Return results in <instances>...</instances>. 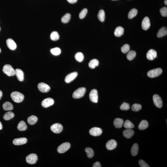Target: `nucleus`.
<instances>
[{"label":"nucleus","instance_id":"49","mask_svg":"<svg viewBox=\"0 0 167 167\" xmlns=\"http://www.w3.org/2000/svg\"><path fill=\"white\" fill-rule=\"evenodd\" d=\"M2 129V125L1 122H0V130Z\"/></svg>","mask_w":167,"mask_h":167},{"label":"nucleus","instance_id":"16","mask_svg":"<svg viewBox=\"0 0 167 167\" xmlns=\"http://www.w3.org/2000/svg\"><path fill=\"white\" fill-rule=\"evenodd\" d=\"M6 44L7 47L10 50H14L17 48V44L12 39H8L6 41Z\"/></svg>","mask_w":167,"mask_h":167},{"label":"nucleus","instance_id":"21","mask_svg":"<svg viewBox=\"0 0 167 167\" xmlns=\"http://www.w3.org/2000/svg\"><path fill=\"white\" fill-rule=\"evenodd\" d=\"M113 124L115 128L120 129L122 127L124 124V120L122 119L117 118L114 120Z\"/></svg>","mask_w":167,"mask_h":167},{"label":"nucleus","instance_id":"45","mask_svg":"<svg viewBox=\"0 0 167 167\" xmlns=\"http://www.w3.org/2000/svg\"><path fill=\"white\" fill-rule=\"evenodd\" d=\"M139 165L141 167H149V166L143 160H140L139 161Z\"/></svg>","mask_w":167,"mask_h":167},{"label":"nucleus","instance_id":"14","mask_svg":"<svg viewBox=\"0 0 167 167\" xmlns=\"http://www.w3.org/2000/svg\"><path fill=\"white\" fill-rule=\"evenodd\" d=\"M117 146V143L115 140L111 139L108 141L106 144V147L108 150H112Z\"/></svg>","mask_w":167,"mask_h":167},{"label":"nucleus","instance_id":"27","mask_svg":"<svg viewBox=\"0 0 167 167\" xmlns=\"http://www.w3.org/2000/svg\"><path fill=\"white\" fill-rule=\"evenodd\" d=\"M2 107L4 110L6 111L12 110L13 108V105L11 102L8 101H7L3 103Z\"/></svg>","mask_w":167,"mask_h":167},{"label":"nucleus","instance_id":"26","mask_svg":"<svg viewBox=\"0 0 167 167\" xmlns=\"http://www.w3.org/2000/svg\"><path fill=\"white\" fill-rule=\"evenodd\" d=\"M17 129L20 131H23L26 130L27 129V126L24 121H21L20 122L17 127Z\"/></svg>","mask_w":167,"mask_h":167},{"label":"nucleus","instance_id":"51","mask_svg":"<svg viewBox=\"0 0 167 167\" xmlns=\"http://www.w3.org/2000/svg\"><path fill=\"white\" fill-rule=\"evenodd\" d=\"M1 52V50L0 48V53Z\"/></svg>","mask_w":167,"mask_h":167},{"label":"nucleus","instance_id":"23","mask_svg":"<svg viewBox=\"0 0 167 167\" xmlns=\"http://www.w3.org/2000/svg\"><path fill=\"white\" fill-rule=\"evenodd\" d=\"M124 32V29L121 26H119L115 29L114 34L116 37H120L123 34Z\"/></svg>","mask_w":167,"mask_h":167},{"label":"nucleus","instance_id":"33","mask_svg":"<svg viewBox=\"0 0 167 167\" xmlns=\"http://www.w3.org/2000/svg\"><path fill=\"white\" fill-rule=\"evenodd\" d=\"M105 13L103 10H101L99 11L98 15V17L101 22H104L105 20Z\"/></svg>","mask_w":167,"mask_h":167},{"label":"nucleus","instance_id":"48","mask_svg":"<svg viewBox=\"0 0 167 167\" xmlns=\"http://www.w3.org/2000/svg\"><path fill=\"white\" fill-rule=\"evenodd\" d=\"M2 91L1 90H0V100L2 98Z\"/></svg>","mask_w":167,"mask_h":167},{"label":"nucleus","instance_id":"40","mask_svg":"<svg viewBox=\"0 0 167 167\" xmlns=\"http://www.w3.org/2000/svg\"><path fill=\"white\" fill-rule=\"evenodd\" d=\"M141 105L139 104H134L132 106V110L134 111H139V110H141Z\"/></svg>","mask_w":167,"mask_h":167},{"label":"nucleus","instance_id":"22","mask_svg":"<svg viewBox=\"0 0 167 167\" xmlns=\"http://www.w3.org/2000/svg\"><path fill=\"white\" fill-rule=\"evenodd\" d=\"M139 147L137 144L135 143L133 145L131 148V152L132 155L134 156H136L138 154Z\"/></svg>","mask_w":167,"mask_h":167},{"label":"nucleus","instance_id":"28","mask_svg":"<svg viewBox=\"0 0 167 167\" xmlns=\"http://www.w3.org/2000/svg\"><path fill=\"white\" fill-rule=\"evenodd\" d=\"M37 120H38V119L37 117L34 115H32L28 118L27 122L30 125H33L36 123L37 121Z\"/></svg>","mask_w":167,"mask_h":167},{"label":"nucleus","instance_id":"25","mask_svg":"<svg viewBox=\"0 0 167 167\" xmlns=\"http://www.w3.org/2000/svg\"><path fill=\"white\" fill-rule=\"evenodd\" d=\"M149 126V123L146 120H143L140 122L138 126L140 130H143L146 129Z\"/></svg>","mask_w":167,"mask_h":167},{"label":"nucleus","instance_id":"36","mask_svg":"<svg viewBox=\"0 0 167 167\" xmlns=\"http://www.w3.org/2000/svg\"><path fill=\"white\" fill-rule=\"evenodd\" d=\"M71 18V14L69 13H66L65 15L63 16L62 19H61V21L63 23H67L70 21Z\"/></svg>","mask_w":167,"mask_h":167},{"label":"nucleus","instance_id":"31","mask_svg":"<svg viewBox=\"0 0 167 167\" xmlns=\"http://www.w3.org/2000/svg\"><path fill=\"white\" fill-rule=\"evenodd\" d=\"M136 56V53L135 51H131L128 52L127 58L129 61H132L135 58Z\"/></svg>","mask_w":167,"mask_h":167},{"label":"nucleus","instance_id":"18","mask_svg":"<svg viewBox=\"0 0 167 167\" xmlns=\"http://www.w3.org/2000/svg\"><path fill=\"white\" fill-rule=\"evenodd\" d=\"M156 51L154 49H150L148 51L147 54V58L149 60H153L157 57Z\"/></svg>","mask_w":167,"mask_h":167},{"label":"nucleus","instance_id":"39","mask_svg":"<svg viewBox=\"0 0 167 167\" xmlns=\"http://www.w3.org/2000/svg\"><path fill=\"white\" fill-rule=\"evenodd\" d=\"M51 52L52 55L56 56L61 54V49L59 48L56 47L51 49Z\"/></svg>","mask_w":167,"mask_h":167},{"label":"nucleus","instance_id":"46","mask_svg":"<svg viewBox=\"0 0 167 167\" xmlns=\"http://www.w3.org/2000/svg\"><path fill=\"white\" fill-rule=\"evenodd\" d=\"M93 167H101V165L100 163L99 162H97L94 163L93 166Z\"/></svg>","mask_w":167,"mask_h":167},{"label":"nucleus","instance_id":"34","mask_svg":"<svg viewBox=\"0 0 167 167\" xmlns=\"http://www.w3.org/2000/svg\"><path fill=\"white\" fill-rule=\"evenodd\" d=\"M138 10L135 8H133L131 10L128 14V18L131 19L135 17L137 14Z\"/></svg>","mask_w":167,"mask_h":167},{"label":"nucleus","instance_id":"29","mask_svg":"<svg viewBox=\"0 0 167 167\" xmlns=\"http://www.w3.org/2000/svg\"><path fill=\"white\" fill-rule=\"evenodd\" d=\"M99 62L96 59H94L90 61L89 64V66L90 68L94 69L99 65Z\"/></svg>","mask_w":167,"mask_h":167},{"label":"nucleus","instance_id":"24","mask_svg":"<svg viewBox=\"0 0 167 167\" xmlns=\"http://www.w3.org/2000/svg\"><path fill=\"white\" fill-rule=\"evenodd\" d=\"M167 34V30L166 27H163L159 30L157 34L158 37H161L166 35Z\"/></svg>","mask_w":167,"mask_h":167},{"label":"nucleus","instance_id":"9","mask_svg":"<svg viewBox=\"0 0 167 167\" xmlns=\"http://www.w3.org/2000/svg\"><path fill=\"white\" fill-rule=\"evenodd\" d=\"M51 131L55 134H60L62 131L63 127L61 124L56 123L51 126Z\"/></svg>","mask_w":167,"mask_h":167},{"label":"nucleus","instance_id":"38","mask_svg":"<svg viewBox=\"0 0 167 167\" xmlns=\"http://www.w3.org/2000/svg\"><path fill=\"white\" fill-rule=\"evenodd\" d=\"M50 37L52 40L56 41L59 39L60 36L58 33L56 31H54L51 33V35H50Z\"/></svg>","mask_w":167,"mask_h":167},{"label":"nucleus","instance_id":"35","mask_svg":"<svg viewBox=\"0 0 167 167\" xmlns=\"http://www.w3.org/2000/svg\"><path fill=\"white\" fill-rule=\"evenodd\" d=\"M75 57L76 61L79 62H82L84 59L83 54L81 52H79L76 53L75 55Z\"/></svg>","mask_w":167,"mask_h":167},{"label":"nucleus","instance_id":"6","mask_svg":"<svg viewBox=\"0 0 167 167\" xmlns=\"http://www.w3.org/2000/svg\"><path fill=\"white\" fill-rule=\"evenodd\" d=\"M38 159L37 156L36 154H30L26 157V160L29 164H33L37 162Z\"/></svg>","mask_w":167,"mask_h":167},{"label":"nucleus","instance_id":"12","mask_svg":"<svg viewBox=\"0 0 167 167\" xmlns=\"http://www.w3.org/2000/svg\"><path fill=\"white\" fill-rule=\"evenodd\" d=\"M54 103V101L51 98H47L44 100L42 102V105L43 107L47 108L53 105Z\"/></svg>","mask_w":167,"mask_h":167},{"label":"nucleus","instance_id":"30","mask_svg":"<svg viewBox=\"0 0 167 167\" xmlns=\"http://www.w3.org/2000/svg\"><path fill=\"white\" fill-rule=\"evenodd\" d=\"M14 116V114L11 111L7 112L3 115V118L5 120H8L13 118Z\"/></svg>","mask_w":167,"mask_h":167},{"label":"nucleus","instance_id":"3","mask_svg":"<svg viewBox=\"0 0 167 167\" xmlns=\"http://www.w3.org/2000/svg\"><path fill=\"white\" fill-rule=\"evenodd\" d=\"M86 91V89L85 88H79L74 92L72 95L73 98L75 99L81 98L84 96Z\"/></svg>","mask_w":167,"mask_h":167},{"label":"nucleus","instance_id":"42","mask_svg":"<svg viewBox=\"0 0 167 167\" xmlns=\"http://www.w3.org/2000/svg\"><path fill=\"white\" fill-rule=\"evenodd\" d=\"M88 12L87 9L85 8L83 9L80 12L79 15V17L81 19H83L85 17Z\"/></svg>","mask_w":167,"mask_h":167},{"label":"nucleus","instance_id":"17","mask_svg":"<svg viewBox=\"0 0 167 167\" xmlns=\"http://www.w3.org/2000/svg\"><path fill=\"white\" fill-rule=\"evenodd\" d=\"M27 141V140L26 138L22 137L15 139L13 140V143L15 145H20L26 144Z\"/></svg>","mask_w":167,"mask_h":167},{"label":"nucleus","instance_id":"11","mask_svg":"<svg viewBox=\"0 0 167 167\" xmlns=\"http://www.w3.org/2000/svg\"><path fill=\"white\" fill-rule=\"evenodd\" d=\"M38 90L42 93H47L50 91L51 88L48 85L44 83H40L38 85Z\"/></svg>","mask_w":167,"mask_h":167},{"label":"nucleus","instance_id":"10","mask_svg":"<svg viewBox=\"0 0 167 167\" xmlns=\"http://www.w3.org/2000/svg\"><path fill=\"white\" fill-rule=\"evenodd\" d=\"M102 133V129L101 128L98 127L92 128L89 131V133L90 135L95 136H100Z\"/></svg>","mask_w":167,"mask_h":167},{"label":"nucleus","instance_id":"15","mask_svg":"<svg viewBox=\"0 0 167 167\" xmlns=\"http://www.w3.org/2000/svg\"><path fill=\"white\" fill-rule=\"evenodd\" d=\"M142 27L143 30H147L150 26V21L149 17H145L144 18L142 22Z\"/></svg>","mask_w":167,"mask_h":167},{"label":"nucleus","instance_id":"2","mask_svg":"<svg viewBox=\"0 0 167 167\" xmlns=\"http://www.w3.org/2000/svg\"><path fill=\"white\" fill-rule=\"evenodd\" d=\"M2 71L8 76H12L15 75V70L9 65H5L2 68Z\"/></svg>","mask_w":167,"mask_h":167},{"label":"nucleus","instance_id":"4","mask_svg":"<svg viewBox=\"0 0 167 167\" xmlns=\"http://www.w3.org/2000/svg\"><path fill=\"white\" fill-rule=\"evenodd\" d=\"M163 72L162 70L160 68L153 69L148 71L147 75L148 77L153 78L158 77Z\"/></svg>","mask_w":167,"mask_h":167},{"label":"nucleus","instance_id":"19","mask_svg":"<svg viewBox=\"0 0 167 167\" xmlns=\"http://www.w3.org/2000/svg\"><path fill=\"white\" fill-rule=\"evenodd\" d=\"M134 132L131 129H127L123 132L124 136L127 138L129 139L131 138L134 135Z\"/></svg>","mask_w":167,"mask_h":167},{"label":"nucleus","instance_id":"32","mask_svg":"<svg viewBox=\"0 0 167 167\" xmlns=\"http://www.w3.org/2000/svg\"><path fill=\"white\" fill-rule=\"evenodd\" d=\"M85 151L86 152L88 157L90 159L92 158L94 155V152L93 149L87 147L85 148Z\"/></svg>","mask_w":167,"mask_h":167},{"label":"nucleus","instance_id":"20","mask_svg":"<svg viewBox=\"0 0 167 167\" xmlns=\"http://www.w3.org/2000/svg\"><path fill=\"white\" fill-rule=\"evenodd\" d=\"M15 75L19 81H24V74L22 70L20 69H16Z\"/></svg>","mask_w":167,"mask_h":167},{"label":"nucleus","instance_id":"53","mask_svg":"<svg viewBox=\"0 0 167 167\" xmlns=\"http://www.w3.org/2000/svg\"></svg>","mask_w":167,"mask_h":167},{"label":"nucleus","instance_id":"47","mask_svg":"<svg viewBox=\"0 0 167 167\" xmlns=\"http://www.w3.org/2000/svg\"><path fill=\"white\" fill-rule=\"evenodd\" d=\"M67 1L70 3H74L77 2V0H67Z\"/></svg>","mask_w":167,"mask_h":167},{"label":"nucleus","instance_id":"41","mask_svg":"<svg viewBox=\"0 0 167 167\" xmlns=\"http://www.w3.org/2000/svg\"><path fill=\"white\" fill-rule=\"evenodd\" d=\"M130 49V46L128 44H125L121 47V50L123 53L126 54L129 52Z\"/></svg>","mask_w":167,"mask_h":167},{"label":"nucleus","instance_id":"52","mask_svg":"<svg viewBox=\"0 0 167 167\" xmlns=\"http://www.w3.org/2000/svg\"></svg>","mask_w":167,"mask_h":167},{"label":"nucleus","instance_id":"50","mask_svg":"<svg viewBox=\"0 0 167 167\" xmlns=\"http://www.w3.org/2000/svg\"><path fill=\"white\" fill-rule=\"evenodd\" d=\"M164 3H165V4L167 5V0H165V1H164Z\"/></svg>","mask_w":167,"mask_h":167},{"label":"nucleus","instance_id":"1","mask_svg":"<svg viewBox=\"0 0 167 167\" xmlns=\"http://www.w3.org/2000/svg\"><path fill=\"white\" fill-rule=\"evenodd\" d=\"M11 97L13 101L17 103L22 102L24 98L23 94L17 91L12 92L11 94Z\"/></svg>","mask_w":167,"mask_h":167},{"label":"nucleus","instance_id":"7","mask_svg":"<svg viewBox=\"0 0 167 167\" xmlns=\"http://www.w3.org/2000/svg\"><path fill=\"white\" fill-rule=\"evenodd\" d=\"M90 101L92 102L97 103L98 101V95L97 90L93 89L91 90L89 95Z\"/></svg>","mask_w":167,"mask_h":167},{"label":"nucleus","instance_id":"44","mask_svg":"<svg viewBox=\"0 0 167 167\" xmlns=\"http://www.w3.org/2000/svg\"><path fill=\"white\" fill-rule=\"evenodd\" d=\"M160 12L161 15L163 17H167V8L166 7H164L161 9Z\"/></svg>","mask_w":167,"mask_h":167},{"label":"nucleus","instance_id":"8","mask_svg":"<svg viewBox=\"0 0 167 167\" xmlns=\"http://www.w3.org/2000/svg\"><path fill=\"white\" fill-rule=\"evenodd\" d=\"M153 100L154 105L159 108H161L163 106V103L161 98L159 95H155L153 96Z\"/></svg>","mask_w":167,"mask_h":167},{"label":"nucleus","instance_id":"13","mask_svg":"<svg viewBox=\"0 0 167 167\" xmlns=\"http://www.w3.org/2000/svg\"><path fill=\"white\" fill-rule=\"evenodd\" d=\"M77 75L78 73L76 72H74L68 74L65 78V82L67 83H70L76 78Z\"/></svg>","mask_w":167,"mask_h":167},{"label":"nucleus","instance_id":"37","mask_svg":"<svg viewBox=\"0 0 167 167\" xmlns=\"http://www.w3.org/2000/svg\"><path fill=\"white\" fill-rule=\"evenodd\" d=\"M124 126L126 129H132L134 127V124L129 120H127L125 122Z\"/></svg>","mask_w":167,"mask_h":167},{"label":"nucleus","instance_id":"5","mask_svg":"<svg viewBox=\"0 0 167 167\" xmlns=\"http://www.w3.org/2000/svg\"><path fill=\"white\" fill-rule=\"evenodd\" d=\"M70 146H71V145L70 143H64L60 145L58 148V152L61 154L65 153L69 149Z\"/></svg>","mask_w":167,"mask_h":167},{"label":"nucleus","instance_id":"43","mask_svg":"<svg viewBox=\"0 0 167 167\" xmlns=\"http://www.w3.org/2000/svg\"><path fill=\"white\" fill-rule=\"evenodd\" d=\"M130 108V105L129 104L126 102L123 103L120 107V109L122 110H129Z\"/></svg>","mask_w":167,"mask_h":167}]
</instances>
